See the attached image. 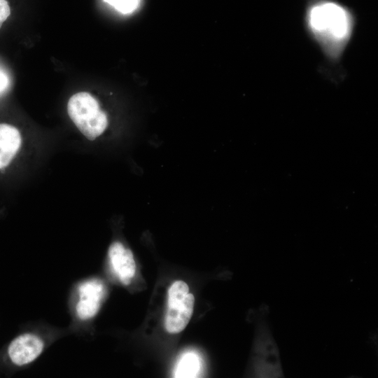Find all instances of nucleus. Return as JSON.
I'll list each match as a JSON object with an SVG mask.
<instances>
[{
  "label": "nucleus",
  "mask_w": 378,
  "mask_h": 378,
  "mask_svg": "<svg viewBox=\"0 0 378 378\" xmlns=\"http://www.w3.org/2000/svg\"><path fill=\"white\" fill-rule=\"evenodd\" d=\"M200 359L194 352L185 354L177 363L175 377H195L200 370Z\"/></svg>",
  "instance_id": "nucleus-8"
},
{
  "label": "nucleus",
  "mask_w": 378,
  "mask_h": 378,
  "mask_svg": "<svg viewBox=\"0 0 378 378\" xmlns=\"http://www.w3.org/2000/svg\"><path fill=\"white\" fill-rule=\"evenodd\" d=\"M8 85V78L6 76L0 71V92L3 91Z\"/></svg>",
  "instance_id": "nucleus-12"
},
{
  "label": "nucleus",
  "mask_w": 378,
  "mask_h": 378,
  "mask_svg": "<svg viewBox=\"0 0 378 378\" xmlns=\"http://www.w3.org/2000/svg\"><path fill=\"white\" fill-rule=\"evenodd\" d=\"M21 146V135L13 125L0 124V169L8 165Z\"/></svg>",
  "instance_id": "nucleus-7"
},
{
  "label": "nucleus",
  "mask_w": 378,
  "mask_h": 378,
  "mask_svg": "<svg viewBox=\"0 0 378 378\" xmlns=\"http://www.w3.org/2000/svg\"><path fill=\"white\" fill-rule=\"evenodd\" d=\"M109 263L114 274L124 285H129L136 272V262L130 249L120 241L113 242L108 251Z\"/></svg>",
  "instance_id": "nucleus-5"
},
{
  "label": "nucleus",
  "mask_w": 378,
  "mask_h": 378,
  "mask_svg": "<svg viewBox=\"0 0 378 378\" xmlns=\"http://www.w3.org/2000/svg\"><path fill=\"white\" fill-rule=\"evenodd\" d=\"M122 14L133 13L139 6L141 0H104Z\"/></svg>",
  "instance_id": "nucleus-10"
},
{
  "label": "nucleus",
  "mask_w": 378,
  "mask_h": 378,
  "mask_svg": "<svg viewBox=\"0 0 378 378\" xmlns=\"http://www.w3.org/2000/svg\"><path fill=\"white\" fill-rule=\"evenodd\" d=\"M68 114L79 131L93 141L106 130L108 120L98 102L88 92L72 95L67 104Z\"/></svg>",
  "instance_id": "nucleus-2"
},
{
  "label": "nucleus",
  "mask_w": 378,
  "mask_h": 378,
  "mask_svg": "<svg viewBox=\"0 0 378 378\" xmlns=\"http://www.w3.org/2000/svg\"><path fill=\"white\" fill-rule=\"evenodd\" d=\"M194 304V296L188 293L183 300L168 306L164 320L168 332L178 333L186 327L192 316Z\"/></svg>",
  "instance_id": "nucleus-6"
},
{
  "label": "nucleus",
  "mask_w": 378,
  "mask_h": 378,
  "mask_svg": "<svg viewBox=\"0 0 378 378\" xmlns=\"http://www.w3.org/2000/svg\"><path fill=\"white\" fill-rule=\"evenodd\" d=\"M105 294L106 287L100 279L94 278L81 281L76 288L75 312L77 318L88 321L94 317Z\"/></svg>",
  "instance_id": "nucleus-3"
},
{
  "label": "nucleus",
  "mask_w": 378,
  "mask_h": 378,
  "mask_svg": "<svg viewBox=\"0 0 378 378\" xmlns=\"http://www.w3.org/2000/svg\"><path fill=\"white\" fill-rule=\"evenodd\" d=\"M188 293L189 288L186 282L176 281L169 288L167 305L170 306L183 300Z\"/></svg>",
  "instance_id": "nucleus-9"
},
{
  "label": "nucleus",
  "mask_w": 378,
  "mask_h": 378,
  "mask_svg": "<svg viewBox=\"0 0 378 378\" xmlns=\"http://www.w3.org/2000/svg\"><path fill=\"white\" fill-rule=\"evenodd\" d=\"M44 346V341L38 335L24 332L10 342L7 354L13 365L21 367L35 360L43 352Z\"/></svg>",
  "instance_id": "nucleus-4"
},
{
  "label": "nucleus",
  "mask_w": 378,
  "mask_h": 378,
  "mask_svg": "<svg viewBox=\"0 0 378 378\" xmlns=\"http://www.w3.org/2000/svg\"><path fill=\"white\" fill-rule=\"evenodd\" d=\"M356 27L354 14L335 1H318L307 9L304 31L323 57L320 71L335 83L346 76L342 59L353 41Z\"/></svg>",
  "instance_id": "nucleus-1"
},
{
  "label": "nucleus",
  "mask_w": 378,
  "mask_h": 378,
  "mask_svg": "<svg viewBox=\"0 0 378 378\" xmlns=\"http://www.w3.org/2000/svg\"><path fill=\"white\" fill-rule=\"evenodd\" d=\"M10 14V6L6 0H0V29L3 22Z\"/></svg>",
  "instance_id": "nucleus-11"
}]
</instances>
